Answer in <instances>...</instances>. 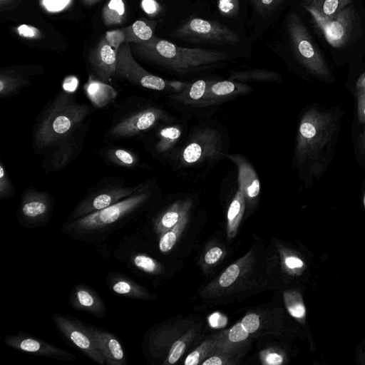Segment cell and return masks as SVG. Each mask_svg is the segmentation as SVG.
<instances>
[{"mask_svg": "<svg viewBox=\"0 0 365 365\" xmlns=\"http://www.w3.org/2000/svg\"><path fill=\"white\" fill-rule=\"evenodd\" d=\"M95 108L77 100L73 92L59 91L39 112L32 132L34 153L43 157L46 173L66 168L81 153Z\"/></svg>", "mask_w": 365, "mask_h": 365, "instance_id": "obj_1", "label": "cell"}, {"mask_svg": "<svg viewBox=\"0 0 365 365\" xmlns=\"http://www.w3.org/2000/svg\"><path fill=\"white\" fill-rule=\"evenodd\" d=\"M152 180L142 182L132 195L101 210L82 217L66 220L61 231L73 240L84 243H100L134 220L153 197Z\"/></svg>", "mask_w": 365, "mask_h": 365, "instance_id": "obj_2", "label": "cell"}, {"mask_svg": "<svg viewBox=\"0 0 365 365\" xmlns=\"http://www.w3.org/2000/svg\"><path fill=\"white\" fill-rule=\"evenodd\" d=\"M133 48L141 58L179 75L212 68L228 58L222 51L181 47L155 36L148 41L133 43Z\"/></svg>", "mask_w": 365, "mask_h": 365, "instance_id": "obj_3", "label": "cell"}, {"mask_svg": "<svg viewBox=\"0 0 365 365\" xmlns=\"http://www.w3.org/2000/svg\"><path fill=\"white\" fill-rule=\"evenodd\" d=\"M172 120L159 105L143 98L131 96L117 106L103 136L108 141L125 140L170 123Z\"/></svg>", "mask_w": 365, "mask_h": 365, "instance_id": "obj_4", "label": "cell"}, {"mask_svg": "<svg viewBox=\"0 0 365 365\" xmlns=\"http://www.w3.org/2000/svg\"><path fill=\"white\" fill-rule=\"evenodd\" d=\"M318 34L331 51H349L365 41V18L353 2L331 18H323L305 6Z\"/></svg>", "mask_w": 365, "mask_h": 365, "instance_id": "obj_5", "label": "cell"}, {"mask_svg": "<svg viewBox=\"0 0 365 365\" xmlns=\"http://www.w3.org/2000/svg\"><path fill=\"white\" fill-rule=\"evenodd\" d=\"M224 140L218 130L205 127L195 129L185 143L168 157L180 168H192L214 160L224 151Z\"/></svg>", "mask_w": 365, "mask_h": 365, "instance_id": "obj_6", "label": "cell"}, {"mask_svg": "<svg viewBox=\"0 0 365 365\" xmlns=\"http://www.w3.org/2000/svg\"><path fill=\"white\" fill-rule=\"evenodd\" d=\"M142 182L129 185L122 177H105L89 186L67 220H73L108 207L134 193Z\"/></svg>", "mask_w": 365, "mask_h": 365, "instance_id": "obj_7", "label": "cell"}, {"mask_svg": "<svg viewBox=\"0 0 365 365\" xmlns=\"http://www.w3.org/2000/svg\"><path fill=\"white\" fill-rule=\"evenodd\" d=\"M116 54L115 77L123 79L135 86L172 94L182 91L188 84V82L168 81L147 71L134 60L129 42L122 43Z\"/></svg>", "mask_w": 365, "mask_h": 365, "instance_id": "obj_8", "label": "cell"}, {"mask_svg": "<svg viewBox=\"0 0 365 365\" xmlns=\"http://www.w3.org/2000/svg\"><path fill=\"white\" fill-rule=\"evenodd\" d=\"M286 25L291 47L298 61L313 74L329 77L327 62L300 16L291 13Z\"/></svg>", "mask_w": 365, "mask_h": 365, "instance_id": "obj_9", "label": "cell"}, {"mask_svg": "<svg viewBox=\"0 0 365 365\" xmlns=\"http://www.w3.org/2000/svg\"><path fill=\"white\" fill-rule=\"evenodd\" d=\"M54 200L48 192L28 187L22 193L16 217L18 222L27 228L43 227L53 211Z\"/></svg>", "mask_w": 365, "mask_h": 365, "instance_id": "obj_10", "label": "cell"}, {"mask_svg": "<svg viewBox=\"0 0 365 365\" xmlns=\"http://www.w3.org/2000/svg\"><path fill=\"white\" fill-rule=\"evenodd\" d=\"M185 41L215 44H235L240 41L239 36L227 26L215 21L200 18L189 19L171 34Z\"/></svg>", "mask_w": 365, "mask_h": 365, "instance_id": "obj_11", "label": "cell"}, {"mask_svg": "<svg viewBox=\"0 0 365 365\" xmlns=\"http://www.w3.org/2000/svg\"><path fill=\"white\" fill-rule=\"evenodd\" d=\"M53 321L61 335L84 355L99 365L106 364L105 359L86 325L77 319L58 312L53 315Z\"/></svg>", "mask_w": 365, "mask_h": 365, "instance_id": "obj_12", "label": "cell"}, {"mask_svg": "<svg viewBox=\"0 0 365 365\" xmlns=\"http://www.w3.org/2000/svg\"><path fill=\"white\" fill-rule=\"evenodd\" d=\"M4 341L14 349L36 356L66 361H73L76 359L74 354L63 349L21 331L6 335Z\"/></svg>", "mask_w": 365, "mask_h": 365, "instance_id": "obj_13", "label": "cell"}, {"mask_svg": "<svg viewBox=\"0 0 365 365\" xmlns=\"http://www.w3.org/2000/svg\"><path fill=\"white\" fill-rule=\"evenodd\" d=\"M88 61L91 73L101 81L110 83L115 74L117 54L105 36L90 51Z\"/></svg>", "mask_w": 365, "mask_h": 365, "instance_id": "obj_14", "label": "cell"}, {"mask_svg": "<svg viewBox=\"0 0 365 365\" xmlns=\"http://www.w3.org/2000/svg\"><path fill=\"white\" fill-rule=\"evenodd\" d=\"M68 302L74 310L86 312L98 319H102L106 315L104 301L88 284L81 283L75 285L71 292Z\"/></svg>", "mask_w": 365, "mask_h": 365, "instance_id": "obj_15", "label": "cell"}, {"mask_svg": "<svg viewBox=\"0 0 365 365\" xmlns=\"http://www.w3.org/2000/svg\"><path fill=\"white\" fill-rule=\"evenodd\" d=\"M98 349L108 365H125L127 357L122 344L113 333L95 327L86 325Z\"/></svg>", "mask_w": 365, "mask_h": 365, "instance_id": "obj_16", "label": "cell"}, {"mask_svg": "<svg viewBox=\"0 0 365 365\" xmlns=\"http://www.w3.org/2000/svg\"><path fill=\"white\" fill-rule=\"evenodd\" d=\"M252 88L245 83L230 79L212 81L207 88L201 108L218 106L235 97L250 93Z\"/></svg>", "mask_w": 365, "mask_h": 365, "instance_id": "obj_17", "label": "cell"}, {"mask_svg": "<svg viewBox=\"0 0 365 365\" xmlns=\"http://www.w3.org/2000/svg\"><path fill=\"white\" fill-rule=\"evenodd\" d=\"M319 124L317 115L313 113H307L301 120L295 149L296 158L299 162L306 159L317 148V137L322 133V130L317 128Z\"/></svg>", "mask_w": 365, "mask_h": 365, "instance_id": "obj_18", "label": "cell"}, {"mask_svg": "<svg viewBox=\"0 0 365 365\" xmlns=\"http://www.w3.org/2000/svg\"><path fill=\"white\" fill-rule=\"evenodd\" d=\"M182 130V126L177 123H168L157 127L154 143L149 146L153 155L159 160L168 158L176 149Z\"/></svg>", "mask_w": 365, "mask_h": 365, "instance_id": "obj_19", "label": "cell"}, {"mask_svg": "<svg viewBox=\"0 0 365 365\" xmlns=\"http://www.w3.org/2000/svg\"><path fill=\"white\" fill-rule=\"evenodd\" d=\"M238 170L239 188L248 200H254L259 194L260 182L252 165L241 155H227Z\"/></svg>", "mask_w": 365, "mask_h": 365, "instance_id": "obj_20", "label": "cell"}, {"mask_svg": "<svg viewBox=\"0 0 365 365\" xmlns=\"http://www.w3.org/2000/svg\"><path fill=\"white\" fill-rule=\"evenodd\" d=\"M84 92L95 108H103L113 103L118 96L116 90L90 73L83 86Z\"/></svg>", "mask_w": 365, "mask_h": 365, "instance_id": "obj_21", "label": "cell"}, {"mask_svg": "<svg viewBox=\"0 0 365 365\" xmlns=\"http://www.w3.org/2000/svg\"><path fill=\"white\" fill-rule=\"evenodd\" d=\"M108 288L115 294L125 298L143 299L148 298L147 290L130 277L118 272L106 276Z\"/></svg>", "mask_w": 365, "mask_h": 365, "instance_id": "obj_22", "label": "cell"}, {"mask_svg": "<svg viewBox=\"0 0 365 365\" xmlns=\"http://www.w3.org/2000/svg\"><path fill=\"white\" fill-rule=\"evenodd\" d=\"M212 81L198 79L188 83L182 91L172 93L169 99L180 105L188 107L201 108L208 87Z\"/></svg>", "mask_w": 365, "mask_h": 365, "instance_id": "obj_23", "label": "cell"}, {"mask_svg": "<svg viewBox=\"0 0 365 365\" xmlns=\"http://www.w3.org/2000/svg\"><path fill=\"white\" fill-rule=\"evenodd\" d=\"M98 155L107 164L127 169L137 168L141 163L135 152L120 146H106L99 150Z\"/></svg>", "mask_w": 365, "mask_h": 365, "instance_id": "obj_24", "label": "cell"}, {"mask_svg": "<svg viewBox=\"0 0 365 365\" xmlns=\"http://www.w3.org/2000/svg\"><path fill=\"white\" fill-rule=\"evenodd\" d=\"M31 85L29 78L14 68L0 71V97L6 98L18 95Z\"/></svg>", "mask_w": 365, "mask_h": 365, "instance_id": "obj_25", "label": "cell"}, {"mask_svg": "<svg viewBox=\"0 0 365 365\" xmlns=\"http://www.w3.org/2000/svg\"><path fill=\"white\" fill-rule=\"evenodd\" d=\"M157 24L156 21L140 19L133 24L122 28L125 36V41L138 43L150 40L154 36Z\"/></svg>", "mask_w": 365, "mask_h": 365, "instance_id": "obj_26", "label": "cell"}, {"mask_svg": "<svg viewBox=\"0 0 365 365\" xmlns=\"http://www.w3.org/2000/svg\"><path fill=\"white\" fill-rule=\"evenodd\" d=\"M281 76L272 71L250 69L232 73L230 80L246 83L250 81L271 82L281 80Z\"/></svg>", "mask_w": 365, "mask_h": 365, "instance_id": "obj_27", "label": "cell"}, {"mask_svg": "<svg viewBox=\"0 0 365 365\" xmlns=\"http://www.w3.org/2000/svg\"><path fill=\"white\" fill-rule=\"evenodd\" d=\"M354 0H312L307 7L323 18H331L351 4Z\"/></svg>", "mask_w": 365, "mask_h": 365, "instance_id": "obj_28", "label": "cell"}, {"mask_svg": "<svg viewBox=\"0 0 365 365\" xmlns=\"http://www.w3.org/2000/svg\"><path fill=\"white\" fill-rule=\"evenodd\" d=\"M125 8L123 0H110L103 10V20L106 26L121 24Z\"/></svg>", "mask_w": 365, "mask_h": 365, "instance_id": "obj_29", "label": "cell"}, {"mask_svg": "<svg viewBox=\"0 0 365 365\" xmlns=\"http://www.w3.org/2000/svg\"><path fill=\"white\" fill-rule=\"evenodd\" d=\"M16 187L10 179L6 166L0 160V199L6 200L13 197Z\"/></svg>", "mask_w": 365, "mask_h": 365, "instance_id": "obj_30", "label": "cell"}, {"mask_svg": "<svg viewBox=\"0 0 365 365\" xmlns=\"http://www.w3.org/2000/svg\"><path fill=\"white\" fill-rule=\"evenodd\" d=\"M218 9L222 14L227 17L237 15L239 11L238 0H217Z\"/></svg>", "mask_w": 365, "mask_h": 365, "instance_id": "obj_31", "label": "cell"}, {"mask_svg": "<svg viewBox=\"0 0 365 365\" xmlns=\"http://www.w3.org/2000/svg\"><path fill=\"white\" fill-rule=\"evenodd\" d=\"M108 44L117 52L120 46L125 42V36L121 29L107 31L104 36Z\"/></svg>", "mask_w": 365, "mask_h": 365, "instance_id": "obj_32", "label": "cell"}, {"mask_svg": "<svg viewBox=\"0 0 365 365\" xmlns=\"http://www.w3.org/2000/svg\"><path fill=\"white\" fill-rule=\"evenodd\" d=\"M239 274V267L235 264L230 265L220 276V284L223 287L231 285L236 280Z\"/></svg>", "mask_w": 365, "mask_h": 365, "instance_id": "obj_33", "label": "cell"}, {"mask_svg": "<svg viewBox=\"0 0 365 365\" xmlns=\"http://www.w3.org/2000/svg\"><path fill=\"white\" fill-rule=\"evenodd\" d=\"M179 217V210L173 208L163 215L160 219L159 224L163 228H170L177 223Z\"/></svg>", "mask_w": 365, "mask_h": 365, "instance_id": "obj_34", "label": "cell"}, {"mask_svg": "<svg viewBox=\"0 0 365 365\" xmlns=\"http://www.w3.org/2000/svg\"><path fill=\"white\" fill-rule=\"evenodd\" d=\"M287 309L290 314L297 318H302L305 314V307L301 300L288 299L286 297Z\"/></svg>", "mask_w": 365, "mask_h": 365, "instance_id": "obj_35", "label": "cell"}, {"mask_svg": "<svg viewBox=\"0 0 365 365\" xmlns=\"http://www.w3.org/2000/svg\"><path fill=\"white\" fill-rule=\"evenodd\" d=\"M249 332L244 327L242 324L234 325L229 331V339L232 342H239L248 337Z\"/></svg>", "mask_w": 365, "mask_h": 365, "instance_id": "obj_36", "label": "cell"}, {"mask_svg": "<svg viewBox=\"0 0 365 365\" xmlns=\"http://www.w3.org/2000/svg\"><path fill=\"white\" fill-rule=\"evenodd\" d=\"M256 9L260 14H267L272 11L281 1V0H253Z\"/></svg>", "mask_w": 365, "mask_h": 365, "instance_id": "obj_37", "label": "cell"}, {"mask_svg": "<svg viewBox=\"0 0 365 365\" xmlns=\"http://www.w3.org/2000/svg\"><path fill=\"white\" fill-rule=\"evenodd\" d=\"M19 35L24 38H40L41 34L40 31L32 26L21 24L16 28Z\"/></svg>", "mask_w": 365, "mask_h": 365, "instance_id": "obj_38", "label": "cell"}, {"mask_svg": "<svg viewBox=\"0 0 365 365\" xmlns=\"http://www.w3.org/2000/svg\"><path fill=\"white\" fill-rule=\"evenodd\" d=\"M176 241L175 232L170 231L164 234L160 238L159 248L161 252H165L172 249Z\"/></svg>", "mask_w": 365, "mask_h": 365, "instance_id": "obj_39", "label": "cell"}, {"mask_svg": "<svg viewBox=\"0 0 365 365\" xmlns=\"http://www.w3.org/2000/svg\"><path fill=\"white\" fill-rule=\"evenodd\" d=\"M242 324L249 333H252L259 328V317L255 314H247L243 318Z\"/></svg>", "mask_w": 365, "mask_h": 365, "instance_id": "obj_40", "label": "cell"}, {"mask_svg": "<svg viewBox=\"0 0 365 365\" xmlns=\"http://www.w3.org/2000/svg\"><path fill=\"white\" fill-rule=\"evenodd\" d=\"M185 348V344L182 341H177L172 346L171 351L170 352V355L168 357V362L170 364L175 363L180 356L182 355L184 349Z\"/></svg>", "mask_w": 365, "mask_h": 365, "instance_id": "obj_41", "label": "cell"}, {"mask_svg": "<svg viewBox=\"0 0 365 365\" xmlns=\"http://www.w3.org/2000/svg\"><path fill=\"white\" fill-rule=\"evenodd\" d=\"M70 0H43L46 9L51 11H58L63 9Z\"/></svg>", "mask_w": 365, "mask_h": 365, "instance_id": "obj_42", "label": "cell"}, {"mask_svg": "<svg viewBox=\"0 0 365 365\" xmlns=\"http://www.w3.org/2000/svg\"><path fill=\"white\" fill-rule=\"evenodd\" d=\"M222 254V251L220 248L213 247L206 253L205 261L207 264H214L220 258Z\"/></svg>", "mask_w": 365, "mask_h": 365, "instance_id": "obj_43", "label": "cell"}, {"mask_svg": "<svg viewBox=\"0 0 365 365\" xmlns=\"http://www.w3.org/2000/svg\"><path fill=\"white\" fill-rule=\"evenodd\" d=\"M142 7L148 14H153L158 10V4L155 0H143Z\"/></svg>", "mask_w": 365, "mask_h": 365, "instance_id": "obj_44", "label": "cell"}, {"mask_svg": "<svg viewBox=\"0 0 365 365\" xmlns=\"http://www.w3.org/2000/svg\"><path fill=\"white\" fill-rule=\"evenodd\" d=\"M210 323L213 327H221L225 326L227 322L226 318L219 313H215L210 317Z\"/></svg>", "mask_w": 365, "mask_h": 365, "instance_id": "obj_45", "label": "cell"}, {"mask_svg": "<svg viewBox=\"0 0 365 365\" xmlns=\"http://www.w3.org/2000/svg\"><path fill=\"white\" fill-rule=\"evenodd\" d=\"M265 361L269 365H279L282 363V357L277 353H269L266 356Z\"/></svg>", "mask_w": 365, "mask_h": 365, "instance_id": "obj_46", "label": "cell"}, {"mask_svg": "<svg viewBox=\"0 0 365 365\" xmlns=\"http://www.w3.org/2000/svg\"><path fill=\"white\" fill-rule=\"evenodd\" d=\"M285 263L290 269L302 267L304 264L300 259L295 257H287L285 260Z\"/></svg>", "mask_w": 365, "mask_h": 365, "instance_id": "obj_47", "label": "cell"}, {"mask_svg": "<svg viewBox=\"0 0 365 365\" xmlns=\"http://www.w3.org/2000/svg\"><path fill=\"white\" fill-rule=\"evenodd\" d=\"M200 359V354L197 351L190 353L185 361V365H196L198 364Z\"/></svg>", "mask_w": 365, "mask_h": 365, "instance_id": "obj_48", "label": "cell"}, {"mask_svg": "<svg viewBox=\"0 0 365 365\" xmlns=\"http://www.w3.org/2000/svg\"><path fill=\"white\" fill-rule=\"evenodd\" d=\"M222 364L221 359L216 356L211 357L202 363L203 365H221Z\"/></svg>", "mask_w": 365, "mask_h": 365, "instance_id": "obj_49", "label": "cell"}, {"mask_svg": "<svg viewBox=\"0 0 365 365\" xmlns=\"http://www.w3.org/2000/svg\"><path fill=\"white\" fill-rule=\"evenodd\" d=\"M99 0H84V1L86 3V4H94L96 3V1H98Z\"/></svg>", "mask_w": 365, "mask_h": 365, "instance_id": "obj_50", "label": "cell"}, {"mask_svg": "<svg viewBox=\"0 0 365 365\" xmlns=\"http://www.w3.org/2000/svg\"><path fill=\"white\" fill-rule=\"evenodd\" d=\"M363 113H364V115L365 116V108H364V109L363 110Z\"/></svg>", "mask_w": 365, "mask_h": 365, "instance_id": "obj_51", "label": "cell"}, {"mask_svg": "<svg viewBox=\"0 0 365 365\" xmlns=\"http://www.w3.org/2000/svg\"><path fill=\"white\" fill-rule=\"evenodd\" d=\"M364 205H365V196H364Z\"/></svg>", "mask_w": 365, "mask_h": 365, "instance_id": "obj_52", "label": "cell"}]
</instances>
